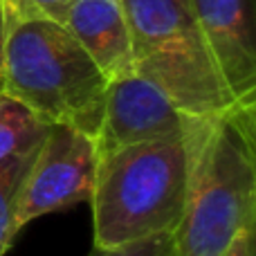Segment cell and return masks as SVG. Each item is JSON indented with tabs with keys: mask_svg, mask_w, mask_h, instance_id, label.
Wrapping results in <instances>:
<instances>
[{
	"mask_svg": "<svg viewBox=\"0 0 256 256\" xmlns=\"http://www.w3.org/2000/svg\"><path fill=\"white\" fill-rule=\"evenodd\" d=\"M207 122L180 140L142 142L99 155L88 200L94 250L124 248L178 230L189 198L196 144Z\"/></svg>",
	"mask_w": 256,
	"mask_h": 256,
	"instance_id": "6da1fadb",
	"label": "cell"
},
{
	"mask_svg": "<svg viewBox=\"0 0 256 256\" xmlns=\"http://www.w3.org/2000/svg\"><path fill=\"white\" fill-rule=\"evenodd\" d=\"M254 130L256 102H240L204 124L173 256H220L236 236L254 230Z\"/></svg>",
	"mask_w": 256,
	"mask_h": 256,
	"instance_id": "7a4b0ae2",
	"label": "cell"
},
{
	"mask_svg": "<svg viewBox=\"0 0 256 256\" xmlns=\"http://www.w3.org/2000/svg\"><path fill=\"white\" fill-rule=\"evenodd\" d=\"M106 90V74L61 22L12 20L0 92L25 104L48 124L72 126L97 140Z\"/></svg>",
	"mask_w": 256,
	"mask_h": 256,
	"instance_id": "3957f363",
	"label": "cell"
},
{
	"mask_svg": "<svg viewBox=\"0 0 256 256\" xmlns=\"http://www.w3.org/2000/svg\"><path fill=\"white\" fill-rule=\"evenodd\" d=\"M132 70L189 117L212 120L236 104L186 0H122Z\"/></svg>",
	"mask_w": 256,
	"mask_h": 256,
	"instance_id": "277c9868",
	"label": "cell"
},
{
	"mask_svg": "<svg viewBox=\"0 0 256 256\" xmlns=\"http://www.w3.org/2000/svg\"><path fill=\"white\" fill-rule=\"evenodd\" d=\"M99 166L97 140L72 126L50 124L34 155L16 209V230L45 214L88 202Z\"/></svg>",
	"mask_w": 256,
	"mask_h": 256,
	"instance_id": "5b68a950",
	"label": "cell"
},
{
	"mask_svg": "<svg viewBox=\"0 0 256 256\" xmlns=\"http://www.w3.org/2000/svg\"><path fill=\"white\" fill-rule=\"evenodd\" d=\"M202 122L182 112L158 86L130 70L108 81L97 148L102 155L142 142L180 140Z\"/></svg>",
	"mask_w": 256,
	"mask_h": 256,
	"instance_id": "8992f818",
	"label": "cell"
},
{
	"mask_svg": "<svg viewBox=\"0 0 256 256\" xmlns=\"http://www.w3.org/2000/svg\"><path fill=\"white\" fill-rule=\"evenodd\" d=\"M238 102H256V0H186Z\"/></svg>",
	"mask_w": 256,
	"mask_h": 256,
	"instance_id": "52a82bcc",
	"label": "cell"
},
{
	"mask_svg": "<svg viewBox=\"0 0 256 256\" xmlns=\"http://www.w3.org/2000/svg\"><path fill=\"white\" fill-rule=\"evenodd\" d=\"M106 79L132 70V45L122 0H74L61 22Z\"/></svg>",
	"mask_w": 256,
	"mask_h": 256,
	"instance_id": "ba28073f",
	"label": "cell"
},
{
	"mask_svg": "<svg viewBox=\"0 0 256 256\" xmlns=\"http://www.w3.org/2000/svg\"><path fill=\"white\" fill-rule=\"evenodd\" d=\"M50 124L30 110L25 104L0 92V164L40 146Z\"/></svg>",
	"mask_w": 256,
	"mask_h": 256,
	"instance_id": "9c48e42d",
	"label": "cell"
},
{
	"mask_svg": "<svg viewBox=\"0 0 256 256\" xmlns=\"http://www.w3.org/2000/svg\"><path fill=\"white\" fill-rule=\"evenodd\" d=\"M38 150V148H36ZM36 150L12 158L0 164V256L7 254L16 238V209L20 200V191L25 184L27 171L34 162Z\"/></svg>",
	"mask_w": 256,
	"mask_h": 256,
	"instance_id": "30bf717a",
	"label": "cell"
},
{
	"mask_svg": "<svg viewBox=\"0 0 256 256\" xmlns=\"http://www.w3.org/2000/svg\"><path fill=\"white\" fill-rule=\"evenodd\" d=\"M72 4H74V0H7L12 20L45 18V20L63 22Z\"/></svg>",
	"mask_w": 256,
	"mask_h": 256,
	"instance_id": "8fae6325",
	"label": "cell"
},
{
	"mask_svg": "<svg viewBox=\"0 0 256 256\" xmlns=\"http://www.w3.org/2000/svg\"><path fill=\"white\" fill-rule=\"evenodd\" d=\"M92 256H173V234H160L115 250H94Z\"/></svg>",
	"mask_w": 256,
	"mask_h": 256,
	"instance_id": "7c38bea8",
	"label": "cell"
},
{
	"mask_svg": "<svg viewBox=\"0 0 256 256\" xmlns=\"http://www.w3.org/2000/svg\"><path fill=\"white\" fill-rule=\"evenodd\" d=\"M220 256H252V232H243Z\"/></svg>",
	"mask_w": 256,
	"mask_h": 256,
	"instance_id": "4fadbf2b",
	"label": "cell"
},
{
	"mask_svg": "<svg viewBox=\"0 0 256 256\" xmlns=\"http://www.w3.org/2000/svg\"><path fill=\"white\" fill-rule=\"evenodd\" d=\"M9 27H12V14H9L7 0H0V70H2L4 61V45H7Z\"/></svg>",
	"mask_w": 256,
	"mask_h": 256,
	"instance_id": "5bb4252c",
	"label": "cell"
}]
</instances>
